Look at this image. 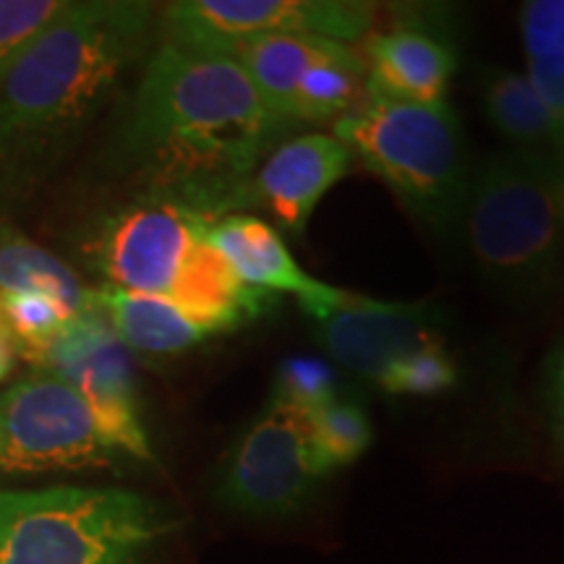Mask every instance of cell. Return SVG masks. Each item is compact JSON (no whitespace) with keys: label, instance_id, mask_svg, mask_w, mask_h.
Listing matches in <instances>:
<instances>
[{"label":"cell","instance_id":"23","mask_svg":"<svg viewBox=\"0 0 564 564\" xmlns=\"http://www.w3.org/2000/svg\"><path fill=\"white\" fill-rule=\"evenodd\" d=\"M66 3L68 0H0V79L21 47L58 17Z\"/></svg>","mask_w":564,"mask_h":564},{"label":"cell","instance_id":"29","mask_svg":"<svg viewBox=\"0 0 564 564\" xmlns=\"http://www.w3.org/2000/svg\"><path fill=\"white\" fill-rule=\"evenodd\" d=\"M0 453H3V442H0Z\"/></svg>","mask_w":564,"mask_h":564},{"label":"cell","instance_id":"19","mask_svg":"<svg viewBox=\"0 0 564 564\" xmlns=\"http://www.w3.org/2000/svg\"><path fill=\"white\" fill-rule=\"evenodd\" d=\"M366 74V63L352 47H345L343 53L333 58L316 63L306 70V76L299 82L291 105L293 123H324L343 116L356 108L358 91Z\"/></svg>","mask_w":564,"mask_h":564},{"label":"cell","instance_id":"7","mask_svg":"<svg viewBox=\"0 0 564 564\" xmlns=\"http://www.w3.org/2000/svg\"><path fill=\"white\" fill-rule=\"evenodd\" d=\"M324 481L306 411L270 394L225 455L215 499L243 518L285 520L306 510Z\"/></svg>","mask_w":564,"mask_h":564},{"label":"cell","instance_id":"17","mask_svg":"<svg viewBox=\"0 0 564 564\" xmlns=\"http://www.w3.org/2000/svg\"><path fill=\"white\" fill-rule=\"evenodd\" d=\"M481 102L494 129L510 139L514 150L544 152L562 160V133L552 112L535 95L528 76L491 68L481 76Z\"/></svg>","mask_w":564,"mask_h":564},{"label":"cell","instance_id":"1","mask_svg":"<svg viewBox=\"0 0 564 564\" xmlns=\"http://www.w3.org/2000/svg\"><path fill=\"white\" fill-rule=\"evenodd\" d=\"M291 129L236 58L162 42L133 91L121 158L147 194L220 220L243 207L259 162Z\"/></svg>","mask_w":564,"mask_h":564},{"label":"cell","instance_id":"14","mask_svg":"<svg viewBox=\"0 0 564 564\" xmlns=\"http://www.w3.org/2000/svg\"><path fill=\"white\" fill-rule=\"evenodd\" d=\"M366 89L408 102H444L457 58L442 37L423 30H392L366 40Z\"/></svg>","mask_w":564,"mask_h":564},{"label":"cell","instance_id":"11","mask_svg":"<svg viewBox=\"0 0 564 564\" xmlns=\"http://www.w3.org/2000/svg\"><path fill=\"white\" fill-rule=\"evenodd\" d=\"M34 371H51L76 387L129 460H154L150 436L139 415L129 350L97 306L66 324Z\"/></svg>","mask_w":564,"mask_h":564},{"label":"cell","instance_id":"25","mask_svg":"<svg viewBox=\"0 0 564 564\" xmlns=\"http://www.w3.org/2000/svg\"><path fill=\"white\" fill-rule=\"evenodd\" d=\"M528 61H564V0H531L520 9Z\"/></svg>","mask_w":564,"mask_h":564},{"label":"cell","instance_id":"3","mask_svg":"<svg viewBox=\"0 0 564 564\" xmlns=\"http://www.w3.org/2000/svg\"><path fill=\"white\" fill-rule=\"evenodd\" d=\"M215 223L192 204L144 192L87 232L84 259L105 288L162 295L217 335L232 333L270 312L278 295L236 278L209 241Z\"/></svg>","mask_w":564,"mask_h":564},{"label":"cell","instance_id":"20","mask_svg":"<svg viewBox=\"0 0 564 564\" xmlns=\"http://www.w3.org/2000/svg\"><path fill=\"white\" fill-rule=\"evenodd\" d=\"M306 421L314 455L327 478L348 468L371 447L373 426L369 413L348 394H340L333 403L316 408V411H306Z\"/></svg>","mask_w":564,"mask_h":564},{"label":"cell","instance_id":"21","mask_svg":"<svg viewBox=\"0 0 564 564\" xmlns=\"http://www.w3.org/2000/svg\"><path fill=\"white\" fill-rule=\"evenodd\" d=\"M0 301L17 343V356L37 369L45 350L66 329L74 314L45 293H6Z\"/></svg>","mask_w":564,"mask_h":564},{"label":"cell","instance_id":"27","mask_svg":"<svg viewBox=\"0 0 564 564\" xmlns=\"http://www.w3.org/2000/svg\"><path fill=\"white\" fill-rule=\"evenodd\" d=\"M544 403L554 436L564 449V343L556 345L544 366Z\"/></svg>","mask_w":564,"mask_h":564},{"label":"cell","instance_id":"12","mask_svg":"<svg viewBox=\"0 0 564 564\" xmlns=\"http://www.w3.org/2000/svg\"><path fill=\"white\" fill-rule=\"evenodd\" d=\"M352 154L329 133H306L282 141L257 167L243 194L246 204H262L293 236H303L324 194L345 178Z\"/></svg>","mask_w":564,"mask_h":564},{"label":"cell","instance_id":"6","mask_svg":"<svg viewBox=\"0 0 564 564\" xmlns=\"http://www.w3.org/2000/svg\"><path fill=\"white\" fill-rule=\"evenodd\" d=\"M173 528L171 512L137 491H0V564H144Z\"/></svg>","mask_w":564,"mask_h":564},{"label":"cell","instance_id":"18","mask_svg":"<svg viewBox=\"0 0 564 564\" xmlns=\"http://www.w3.org/2000/svg\"><path fill=\"white\" fill-rule=\"evenodd\" d=\"M6 293H45L74 316L95 308L91 288L79 274L11 223L0 220V295Z\"/></svg>","mask_w":564,"mask_h":564},{"label":"cell","instance_id":"10","mask_svg":"<svg viewBox=\"0 0 564 564\" xmlns=\"http://www.w3.org/2000/svg\"><path fill=\"white\" fill-rule=\"evenodd\" d=\"M301 308L324 352L382 392L411 358L447 345V316L434 301H373L345 291L333 303H301Z\"/></svg>","mask_w":564,"mask_h":564},{"label":"cell","instance_id":"15","mask_svg":"<svg viewBox=\"0 0 564 564\" xmlns=\"http://www.w3.org/2000/svg\"><path fill=\"white\" fill-rule=\"evenodd\" d=\"M100 312L123 343L126 350L150 358H171L217 337L215 329L171 299L147 293L95 288L91 291Z\"/></svg>","mask_w":564,"mask_h":564},{"label":"cell","instance_id":"22","mask_svg":"<svg viewBox=\"0 0 564 564\" xmlns=\"http://www.w3.org/2000/svg\"><path fill=\"white\" fill-rule=\"evenodd\" d=\"M270 394L288 400L301 411H316V408L333 403L343 392L335 371L327 364L316 361V358H291L278 366Z\"/></svg>","mask_w":564,"mask_h":564},{"label":"cell","instance_id":"26","mask_svg":"<svg viewBox=\"0 0 564 564\" xmlns=\"http://www.w3.org/2000/svg\"><path fill=\"white\" fill-rule=\"evenodd\" d=\"M528 82L560 126L564 160V61H528Z\"/></svg>","mask_w":564,"mask_h":564},{"label":"cell","instance_id":"13","mask_svg":"<svg viewBox=\"0 0 564 564\" xmlns=\"http://www.w3.org/2000/svg\"><path fill=\"white\" fill-rule=\"evenodd\" d=\"M209 241L236 278L253 291L291 293L301 303H333L345 293L303 272L280 232L253 215L232 212L220 217L209 228Z\"/></svg>","mask_w":564,"mask_h":564},{"label":"cell","instance_id":"16","mask_svg":"<svg viewBox=\"0 0 564 564\" xmlns=\"http://www.w3.org/2000/svg\"><path fill=\"white\" fill-rule=\"evenodd\" d=\"M345 47L337 40L319 37V34H267V37L249 40L232 53L241 63L253 87L274 116L291 123V105L299 82L316 63L333 58Z\"/></svg>","mask_w":564,"mask_h":564},{"label":"cell","instance_id":"9","mask_svg":"<svg viewBox=\"0 0 564 564\" xmlns=\"http://www.w3.org/2000/svg\"><path fill=\"white\" fill-rule=\"evenodd\" d=\"M371 24L373 6L358 0H178L162 11L165 42L230 58L267 34H319L352 45Z\"/></svg>","mask_w":564,"mask_h":564},{"label":"cell","instance_id":"4","mask_svg":"<svg viewBox=\"0 0 564 564\" xmlns=\"http://www.w3.org/2000/svg\"><path fill=\"white\" fill-rule=\"evenodd\" d=\"M463 232L497 293L544 303L564 272V167L554 154L507 150L474 165Z\"/></svg>","mask_w":564,"mask_h":564},{"label":"cell","instance_id":"24","mask_svg":"<svg viewBox=\"0 0 564 564\" xmlns=\"http://www.w3.org/2000/svg\"><path fill=\"white\" fill-rule=\"evenodd\" d=\"M457 384V364L447 345H436L419 352L400 369L387 384V394H400V398H429L453 390Z\"/></svg>","mask_w":564,"mask_h":564},{"label":"cell","instance_id":"5","mask_svg":"<svg viewBox=\"0 0 564 564\" xmlns=\"http://www.w3.org/2000/svg\"><path fill=\"white\" fill-rule=\"evenodd\" d=\"M335 139L423 228L444 241L460 236L474 162L447 100L408 102L369 91L361 108L335 121Z\"/></svg>","mask_w":564,"mask_h":564},{"label":"cell","instance_id":"8","mask_svg":"<svg viewBox=\"0 0 564 564\" xmlns=\"http://www.w3.org/2000/svg\"><path fill=\"white\" fill-rule=\"evenodd\" d=\"M0 474L108 468L129 460L87 398L51 371H32L0 394Z\"/></svg>","mask_w":564,"mask_h":564},{"label":"cell","instance_id":"28","mask_svg":"<svg viewBox=\"0 0 564 564\" xmlns=\"http://www.w3.org/2000/svg\"><path fill=\"white\" fill-rule=\"evenodd\" d=\"M13 361H17V343H13L9 322H6L3 314V301H0V384L11 373Z\"/></svg>","mask_w":564,"mask_h":564},{"label":"cell","instance_id":"2","mask_svg":"<svg viewBox=\"0 0 564 564\" xmlns=\"http://www.w3.org/2000/svg\"><path fill=\"white\" fill-rule=\"evenodd\" d=\"M152 26L144 0H82L21 47L0 79V209L61 165L147 53Z\"/></svg>","mask_w":564,"mask_h":564}]
</instances>
